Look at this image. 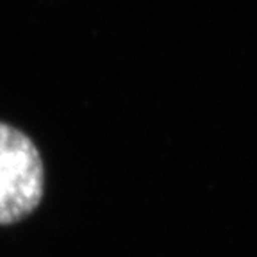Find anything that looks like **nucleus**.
Returning <instances> with one entry per match:
<instances>
[{
	"mask_svg": "<svg viewBox=\"0 0 257 257\" xmlns=\"http://www.w3.org/2000/svg\"><path fill=\"white\" fill-rule=\"evenodd\" d=\"M43 193L40 150L27 134L0 121V225L25 220L41 204Z\"/></svg>",
	"mask_w": 257,
	"mask_h": 257,
	"instance_id": "f257e3e1",
	"label": "nucleus"
}]
</instances>
